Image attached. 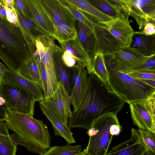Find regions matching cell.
Returning a JSON list of instances; mask_svg holds the SVG:
<instances>
[{
	"instance_id": "9a60e30c",
	"label": "cell",
	"mask_w": 155,
	"mask_h": 155,
	"mask_svg": "<svg viewBox=\"0 0 155 155\" xmlns=\"http://www.w3.org/2000/svg\"><path fill=\"white\" fill-rule=\"evenodd\" d=\"M146 151L139 130L132 128L130 138L114 146L106 155H144Z\"/></svg>"
},
{
	"instance_id": "7a4b0ae2",
	"label": "cell",
	"mask_w": 155,
	"mask_h": 155,
	"mask_svg": "<svg viewBox=\"0 0 155 155\" xmlns=\"http://www.w3.org/2000/svg\"><path fill=\"white\" fill-rule=\"evenodd\" d=\"M5 111L8 129L15 133L10 135L14 143L40 155L50 148L51 138L48 127L42 120L8 108Z\"/></svg>"
},
{
	"instance_id": "7c38bea8",
	"label": "cell",
	"mask_w": 155,
	"mask_h": 155,
	"mask_svg": "<svg viewBox=\"0 0 155 155\" xmlns=\"http://www.w3.org/2000/svg\"><path fill=\"white\" fill-rule=\"evenodd\" d=\"M129 16L122 14L108 21L101 23L117 41L120 47H129L134 33L130 25Z\"/></svg>"
},
{
	"instance_id": "3957f363",
	"label": "cell",
	"mask_w": 155,
	"mask_h": 155,
	"mask_svg": "<svg viewBox=\"0 0 155 155\" xmlns=\"http://www.w3.org/2000/svg\"><path fill=\"white\" fill-rule=\"evenodd\" d=\"M107 73L105 85L109 90L126 103L139 101L155 94V88L126 73L120 71L114 62L112 55H104Z\"/></svg>"
},
{
	"instance_id": "60d3db41",
	"label": "cell",
	"mask_w": 155,
	"mask_h": 155,
	"mask_svg": "<svg viewBox=\"0 0 155 155\" xmlns=\"http://www.w3.org/2000/svg\"><path fill=\"white\" fill-rule=\"evenodd\" d=\"M0 17L7 20L6 10L3 0H2L0 3Z\"/></svg>"
},
{
	"instance_id": "e0dca14e",
	"label": "cell",
	"mask_w": 155,
	"mask_h": 155,
	"mask_svg": "<svg viewBox=\"0 0 155 155\" xmlns=\"http://www.w3.org/2000/svg\"><path fill=\"white\" fill-rule=\"evenodd\" d=\"M0 77L3 80L31 94L39 100V102L44 99L42 89L35 82L22 76L18 71L8 69L4 75H0Z\"/></svg>"
},
{
	"instance_id": "8d00e7d4",
	"label": "cell",
	"mask_w": 155,
	"mask_h": 155,
	"mask_svg": "<svg viewBox=\"0 0 155 155\" xmlns=\"http://www.w3.org/2000/svg\"><path fill=\"white\" fill-rule=\"evenodd\" d=\"M61 60L64 64L68 68L73 67L77 63V60L70 53L64 51L61 56Z\"/></svg>"
},
{
	"instance_id": "9c48e42d",
	"label": "cell",
	"mask_w": 155,
	"mask_h": 155,
	"mask_svg": "<svg viewBox=\"0 0 155 155\" xmlns=\"http://www.w3.org/2000/svg\"><path fill=\"white\" fill-rule=\"evenodd\" d=\"M41 101L65 125L68 126V118L71 116L72 112L71 98L60 81H58L53 94Z\"/></svg>"
},
{
	"instance_id": "5b68a950",
	"label": "cell",
	"mask_w": 155,
	"mask_h": 155,
	"mask_svg": "<svg viewBox=\"0 0 155 155\" xmlns=\"http://www.w3.org/2000/svg\"><path fill=\"white\" fill-rule=\"evenodd\" d=\"M51 37L42 35L35 41L36 51L35 55L38 64L43 86L44 99L53 94L58 81L55 72L53 54L61 48Z\"/></svg>"
},
{
	"instance_id": "f35d334b",
	"label": "cell",
	"mask_w": 155,
	"mask_h": 155,
	"mask_svg": "<svg viewBox=\"0 0 155 155\" xmlns=\"http://www.w3.org/2000/svg\"><path fill=\"white\" fill-rule=\"evenodd\" d=\"M155 23L148 22L145 24L142 30L140 31L146 35H155Z\"/></svg>"
},
{
	"instance_id": "ab89813d",
	"label": "cell",
	"mask_w": 155,
	"mask_h": 155,
	"mask_svg": "<svg viewBox=\"0 0 155 155\" xmlns=\"http://www.w3.org/2000/svg\"><path fill=\"white\" fill-rule=\"evenodd\" d=\"M7 108L5 101L0 93V122L5 121V110Z\"/></svg>"
},
{
	"instance_id": "484cf974",
	"label": "cell",
	"mask_w": 155,
	"mask_h": 155,
	"mask_svg": "<svg viewBox=\"0 0 155 155\" xmlns=\"http://www.w3.org/2000/svg\"><path fill=\"white\" fill-rule=\"evenodd\" d=\"M18 71L25 78L36 83L43 90L39 69L35 56H30L23 63Z\"/></svg>"
},
{
	"instance_id": "1f68e13d",
	"label": "cell",
	"mask_w": 155,
	"mask_h": 155,
	"mask_svg": "<svg viewBox=\"0 0 155 155\" xmlns=\"http://www.w3.org/2000/svg\"><path fill=\"white\" fill-rule=\"evenodd\" d=\"M65 4L76 20L82 22L91 29L94 30L95 27L97 23L94 22L87 15L76 7Z\"/></svg>"
},
{
	"instance_id": "83f0119b",
	"label": "cell",
	"mask_w": 155,
	"mask_h": 155,
	"mask_svg": "<svg viewBox=\"0 0 155 155\" xmlns=\"http://www.w3.org/2000/svg\"><path fill=\"white\" fill-rule=\"evenodd\" d=\"M54 39L60 44L73 40L77 37L74 24L61 22L54 26Z\"/></svg>"
},
{
	"instance_id": "d590c367",
	"label": "cell",
	"mask_w": 155,
	"mask_h": 155,
	"mask_svg": "<svg viewBox=\"0 0 155 155\" xmlns=\"http://www.w3.org/2000/svg\"><path fill=\"white\" fill-rule=\"evenodd\" d=\"M126 73L138 80H150L155 81V71H129Z\"/></svg>"
},
{
	"instance_id": "4fadbf2b",
	"label": "cell",
	"mask_w": 155,
	"mask_h": 155,
	"mask_svg": "<svg viewBox=\"0 0 155 155\" xmlns=\"http://www.w3.org/2000/svg\"><path fill=\"white\" fill-rule=\"evenodd\" d=\"M112 57L119 70L124 73L140 65L149 57L130 46L120 48L112 55Z\"/></svg>"
},
{
	"instance_id": "f6af8a7d",
	"label": "cell",
	"mask_w": 155,
	"mask_h": 155,
	"mask_svg": "<svg viewBox=\"0 0 155 155\" xmlns=\"http://www.w3.org/2000/svg\"><path fill=\"white\" fill-rule=\"evenodd\" d=\"M146 155H155V153L150 150H146Z\"/></svg>"
},
{
	"instance_id": "8fae6325",
	"label": "cell",
	"mask_w": 155,
	"mask_h": 155,
	"mask_svg": "<svg viewBox=\"0 0 155 155\" xmlns=\"http://www.w3.org/2000/svg\"><path fill=\"white\" fill-rule=\"evenodd\" d=\"M70 69L71 75V101L74 110L80 104L86 91L88 73L85 65L80 62L77 61L76 65Z\"/></svg>"
},
{
	"instance_id": "8992f818",
	"label": "cell",
	"mask_w": 155,
	"mask_h": 155,
	"mask_svg": "<svg viewBox=\"0 0 155 155\" xmlns=\"http://www.w3.org/2000/svg\"><path fill=\"white\" fill-rule=\"evenodd\" d=\"M119 123L117 115L109 114L98 118L93 123L87 133L90 137L86 148L84 150L87 155H106L113 136L110 128Z\"/></svg>"
},
{
	"instance_id": "d6986e66",
	"label": "cell",
	"mask_w": 155,
	"mask_h": 155,
	"mask_svg": "<svg viewBox=\"0 0 155 155\" xmlns=\"http://www.w3.org/2000/svg\"><path fill=\"white\" fill-rule=\"evenodd\" d=\"M74 26L77 37L90 58L97 51V42L94 30L77 20Z\"/></svg>"
},
{
	"instance_id": "bcb514c9",
	"label": "cell",
	"mask_w": 155,
	"mask_h": 155,
	"mask_svg": "<svg viewBox=\"0 0 155 155\" xmlns=\"http://www.w3.org/2000/svg\"><path fill=\"white\" fill-rule=\"evenodd\" d=\"M83 155H86V154H84Z\"/></svg>"
},
{
	"instance_id": "7bdbcfd3",
	"label": "cell",
	"mask_w": 155,
	"mask_h": 155,
	"mask_svg": "<svg viewBox=\"0 0 155 155\" xmlns=\"http://www.w3.org/2000/svg\"><path fill=\"white\" fill-rule=\"evenodd\" d=\"M7 68L2 63L0 62V74L3 76L8 70Z\"/></svg>"
},
{
	"instance_id": "ffe728a7",
	"label": "cell",
	"mask_w": 155,
	"mask_h": 155,
	"mask_svg": "<svg viewBox=\"0 0 155 155\" xmlns=\"http://www.w3.org/2000/svg\"><path fill=\"white\" fill-rule=\"evenodd\" d=\"M26 1L36 24L54 39V25L42 8L40 0Z\"/></svg>"
},
{
	"instance_id": "ee69618b",
	"label": "cell",
	"mask_w": 155,
	"mask_h": 155,
	"mask_svg": "<svg viewBox=\"0 0 155 155\" xmlns=\"http://www.w3.org/2000/svg\"><path fill=\"white\" fill-rule=\"evenodd\" d=\"M140 80L145 83L151 87L155 88V81L150 80Z\"/></svg>"
},
{
	"instance_id": "52a82bcc",
	"label": "cell",
	"mask_w": 155,
	"mask_h": 155,
	"mask_svg": "<svg viewBox=\"0 0 155 155\" xmlns=\"http://www.w3.org/2000/svg\"><path fill=\"white\" fill-rule=\"evenodd\" d=\"M0 93L8 108L33 116L39 100L29 92L3 80L0 77Z\"/></svg>"
},
{
	"instance_id": "b9f144b4",
	"label": "cell",
	"mask_w": 155,
	"mask_h": 155,
	"mask_svg": "<svg viewBox=\"0 0 155 155\" xmlns=\"http://www.w3.org/2000/svg\"><path fill=\"white\" fill-rule=\"evenodd\" d=\"M4 5L6 7L10 9H12L14 7V0H3Z\"/></svg>"
},
{
	"instance_id": "44dd1931",
	"label": "cell",
	"mask_w": 155,
	"mask_h": 155,
	"mask_svg": "<svg viewBox=\"0 0 155 155\" xmlns=\"http://www.w3.org/2000/svg\"><path fill=\"white\" fill-rule=\"evenodd\" d=\"M64 3L78 9L85 14L89 15L96 23L105 22L114 18L104 13L97 9L88 0H61Z\"/></svg>"
},
{
	"instance_id": "30bf717a",
	"label": "cell",
	"mask_w": 155,
	"mask_h": 155,
	"mask_svg": "<svg viewBox=\"0 0 155 155\" xmlns=\"http://www.w3.org/2000/svg\"><path fill=\"white\" fill-rule=\"evenodd\" d=\"M129 16L134 18L140 31L148 22L155 23V0H122Z\"/></svg>"
},
{
	"instance_id": "d6a6232c",
	"label": "cell",
	"mask_w": 155,
	"mask_h": 155,
	"mask_svg": "<svg viewBox=\"0 0 155 155\" xmlns=\"http://www.w3.org/2000/svg\"><path fill=\"white\" fill-rule=\"evenodd\" d=\"M138 130L146 150L155 153V133L149 130Z\"/></svg>"
},
{
	"instance_id": "ba28073f",
	"label": "cell",
	"mask_w": 155,
	"mask_h": 155,
	"mask_svg": "<svg viewBox=\"0 0 155 155\" xmlns=\"http://www.w3.org/2000/svg\"><path fill=\"white\" fill-rule=\"evenodd\" d=\"M129 104L134 124L155 133V95Z\"/></svg>"
},
{
	"instance_id": "277c9868",
	"label": "cell",
	"mask_w": 155,
	"mask_h": 155,
	"mask_svg": "<svg viewBox=\"0 0 155 155\" xmlns=\"http://www.w3.org/2000/svg\"><path fill=\"white\" fill-rule=\"evenodd\" d=\"M30 57L20 28L0 17V58L8 69L18 71Z\"/></svg>"
},
{
	"instance_id": "4dcf8cb0",
	"label": "cell",
	"mask_w": 155,
	"mask_h": 155,
	"mask_svg": "<svg viewBox=\"0 0 155 155\" xmlns=\"http://www.w3.org/2000/svg\"><path fill=\"white\" fill-rule=\"evenodd\" d=\"M88 1L102 12L114 19L123 14L109 0H88Z\"/></svg>"
},
{
	"instance_id": "d4e9b609",
	"label": "cell",
	"mask_w": 155,
	"mask_h": 155,
	"mask_svg": "<svg viewBox=\"0 0 155 155\" xmlns=\"http://www.w3.org/2000/svg\"><path fill=\"white\" fill-rule=\"evenodd\" d=\"M64 51L61 48L53 54L55 70L58 81L63 84L69 95H71V75L69 68L62 62L61 56Z\"/></svg>"
},
{
	"instance_id": "e575fe53",
	"label": "cell",
	"mask_w": 155,
	"mask_h": 155,
	"mask_svg": "<svg viewBox=\"0 0 155 155\" xmlns=\"http://www.w3.org/2000/svg\"><path fill=\"white\" fill-rule=\"evenodd\" d=\"M137 71H155V55L149 57L142 64L128 72Z\"/></svg>"
},
{
	"instance_id": "ac0fdd59",
	"label": "cell",
	"mask_w": 155,
	"mask_h": 155,
	"mask_svg": "<svg viewBox=\"0 0 155 155\" xmlns=\"http://www.w3.org/2000/svg\"><path fill=\"white\" fill-rule=\"evenodd\" d=\"M94 32L97 42V50L101 51L104 55H112L120 47L117 40L102 23H97Z\"/></svg>"
},
{
	"instance_id": "7402d4cb",
	"label": "cell",
	"mask_w": 155,
	"mask_h": 155,
	"mask_svg": "<svg viewBox=\"0 0 155 155\" xmlns=\"http://www.w3.org/2000/svg\"><path fill=\"white\" fill-rule=\"evenodd\" d=\"M39 106L43 114L51 124L55 134L63 137L68 144L75 143L73 134L68 126L65 125L56 117L42 101H40Z\"/></svg>"
},
{
	"instance_id": "2e32d148",
	"label": "cell",
	"mask_w": 155,
	"mask_h": 155,
	"mask_svg": "<svg viewBox=\"0 0 155 155\" xmlns=\"http://www.w3.org/2000/svg\"><path fill=\"white\" fill-rule=\"evenodd\" d=\"M15 10L18 16L20 28L25 38L31 56L36 50L34 40L42 35L49 36L35 21L25 17L19 11Z\"/></svg>"
},
{
	"instance_id": "6da1fadb",
	"label": "cell",
	"mask_w": 155,
	"mask_h": 155,
	"mask_svg": "<svg viewBox=\"0 0 155 155\" xmlns=\"http://www.w3.org/2000/svg\"><path fill=\"white\" fill-rule=\"evenodd\" d=\"M88 74L86 91L68 120L70 129L80 127L88 130L101 117L109 114L117 115L125 103L110 91L96 76L92 73Z\"/></svg>"
},
{
	"instance_id": "f1b7e54d",
	"label": "cell",
	"mask_w": 155,
	"mask_h": 155,
	"mask_svg": "<svg viewBox=\"0 0 155 155\" xmlns=\"http://www.w3.org/2000/svg\"><path fill=\"white\" fill-rule=\"evenodd\" d=\"M17 147L10 137L5 123L0 122V155H15Z\"/></svg>"
},
{
	"instance_id": "74e56055",
	"label": "cell",
	"mask_w": 155,
	"mask_h": 155,
	"mask_svg": "<svg viewBox=\"0 0 155 155\" xmlns=\"http://www.w3.org/2000/svg\"><path fill=\"white\" fill-rule=\"evenodd\" d=\"M5 8L7 20L15 26L20 28L18 16L15 8L12 9L5 6Z\"/></svg>"
},
{
	"instance_id": "4316f807",
	"label": "cell",
	"mask_w": 155,
	"mask_h": 155,
	"mask_svg": "<svg viewBox=\"0 0 155 155\" xmlns=\"http://www.w3.org/2000/svg\"><path fill=\"white\" fill-rule=\"evenodd\" d=\"M64 51L70 52L77 61L84 64L86 66L88 63L89 58L77 37L74 40L60 44Z\"/></svg>"
},
{
	"instance_id": "f546056e",
	"label": "cell",
	"mask_w": 155,
	"mask_h": 155,
	"mask_svg": "<svg viewBox=\"0 0 155 155\" xmlns=\"http://www.w3.org/2000/svg\"><path fill=\"white\" fill-rule=\"evenodd\" d=\"M81 145L72 146L68 144L63 146H56L51 147L46 152L41 155H83Z\"/></svg>"
},
{
	"instance_id": "cb8c5ba5",
	"label": "cell",
	"mask_w": 155,
	"mask_h": 155,
	"mask_svg": "<svg viewBox=\"0 0 155 155\" xmlns=\"http://www.w3.org/2000/svg\"><path fill=\"white\" fill-rule=\"evenodd\" d=\"M86 68L88 74H93L106 84L108 80L107 71L104 54L101 51L97 50L90 58Z\"/></svg>"
},
{
	"instance_id": "7dc6e473",
	"label": "cell",
	"mask_w": 155,
	"mask_h": 155,
	"mask_svg": "<svg viewBox=\"0 0 155 155\" xmlns=\"http://www.w3.org/2000/svg\"><path fill=\"white\" fill-rule=\"evenodd\" d=\"M1 1H2V0H0V3L1 2Z\"/></svg>"
},
{
	"instance_id": "603a6c76",
	"label": "cell",
	"mask_w": 155,
	"mask_h": 155,
	"mask_svg": "<svg viewBox=\"0 0 155 155\" xmlns=\"http://www.w3.org/2000/svg\"><path fill=\"white\" fill-rule=\"evenodd\" d=\"M130 46L146 57L155 55V35H146L140 31H134Z\"/></svg>"
},
{
	"instance_id": "5bb4252c",
	"label": "cell",
	"mask_w": 155,
	"mask_h": 155,
	"mask_svg": "<svg viewBox=\"0 0 155 155\" xmlns=\"http://www.w3.org/2000/svg\"><path fill=\"white\" fill-rule=\"evenodd\" d=\"M45 12L54 26L61 22L74 24L76 20L61 0H40Z\"/></svg>"
},
{
	"instance_id": "836d02e7",
	"label": "cell",
	"mask_w": 155,
	"mask_h": 155,
	"mask_svg": "<svg viewBox=\"0 0 155 155\" xmlns=\"http://www.w3.org/2000/svg\"><path fill=\"white\" fill-rule=\"evenodd\" d=\"M14 5L15 9L19 11L25 17L35 21L26 0H14Z\"/></svg>"
}]
</instances>
